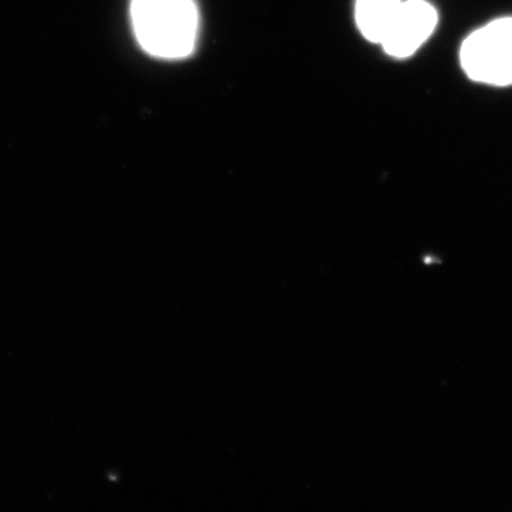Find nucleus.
I'll return each instance as SVG.
<instances>
[{
  "instance_id": "1",
  "label": "nucleus",
  "mask_w": 512,
  "mask_h": 512,
  "mask_svg": "<svg viewBox=\"0 0 512 512\" xmlns=\"http://www.w3.org/2000/svg\"><path fill=\"white\" fill-rule=\"evenodd\" d=\"M134 32L147 53L183 59L194 50L198 15L194 0H133Z\"/></svg>"
},
{
  "instance_id": "2",
  "label": "nucleus",
  "mask_w": 512,
  "mask_h": 512,
  "mask_svg": "<svg viewBox=\"0 0 512 512\" xmlns=\"http://www.w3.org/2000/svg\"><path fill=\"white\" fill-rule=\"evenodd\" d=\"M460 62L473 81L512 85V18L497 19L467 37Z\"/></svg>"
},
{
  "instance_id": "3",
  "label": "nucleus",
  "mask_w": 512,
  "mask_h": 512,
  "mask_svg": "<svg viewBox=\"0 0 512 512\" xmlns=\"http://www.w3.org/2000/svg\"><path fill=\"white\" fill-rule=\"evenodd\" d=\"M438 12L425 0L402 2L381 46L396 59H406L420 49L437 28Z\"/></svg>"
},
{
  "instance_id": "4",
  "label": "nucleus",
  "mask_w": 512,
  "mask_h": 512,
  "mask_svg": "<svg viewBox=\"0 0 512 512\" xmlns=\"http://www.w3.org/2000/svg\"><path fill=\"white\" fill-rule=\"evenodd\" d=\"M403 0H357L356 23L370 42L381 44Z\"/></svg>"
}]
</instances>
